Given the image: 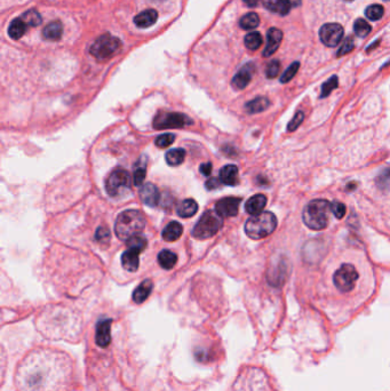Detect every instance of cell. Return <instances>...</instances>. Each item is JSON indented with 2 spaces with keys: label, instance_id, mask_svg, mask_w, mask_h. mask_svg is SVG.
<instances>
[{
  "label": "cell",
  "instance_id": "cell-1",
  "mask_svg": "<svg viewBox=\"0 0 390 391\" xmlns=\"http://www.w3.org/2000/svg\"><path fill=\"white\" fill-rule=\"evenodd\" d=\"M58 363L55 355H49L47 352L30 355L25 359L18 374H20V384L24 391H57L60 384L52 380H62L64 375H54L55 372L63 371L55 367Z\"/></svg>",
  "mask_w": 390,
  "mask_h": 391
},
{
  "label": "cell",
  "instance_id": "cell-2",
  "mask_svg": "<svg viewBox=\"0 0 390 391\" xmlns=\"http://www.w3.org/2000/svg\"><path fill=\"white\" fill-rule=\"evenodd\" d=\"M145 226V217L143 213L136 209H127L117 216L115 223V232L121 241L127 242L129 238L136 236L143 231Z\"/></svg>",
  "mask_w": 390,
  "mask_h": 391
},
{
  "label": "cell",
  "instance_id": "cell-3",
  "mask_svg": "<svg viewBox=\"0 0 390 391\" xmlns=\"http://www.w3.org/2000/svg\"><path fill=\"white\" fill-rule=\"evenodd\" d=\"M331 212H332V203L324 199L311 200L304 207L302 218L309 229L323 230L329 224Z\"/></svg>",
  "mask_w": 390,
  "mask_h": 391
},
{
  "label": "cell",
  "instance_id": "cell-4",
  "mask_svg": "<svg viewBox=\"0 0 390 391\" xmlns=\"http://www.w3.org/2000/svg\"><path fill=\"white\" fill-rule=\"evenodd\" d=\"M277 228V217L271 212H262L252 215L245 223V232L254 241L263 239L274 232Z\"/></svg>",
  "mask_w": 390,
  "mask_h": 391
},
{
  "label": "cell",
  "instance_id": "cell-5",
  "mask_svg": "<svg viewBox=\"0 0 390 391\" xmlns=\"http://www.w3.org/2000/svg\"><path fill=\"white\" fill-rule=\"evenodd\" d=\"M222 223H223L222 217L216 212H205L192 229V236L197 239L211 238L219 232L222 228Z\"/></svg>",
  "mask_w": 390,
  "mask_h": 391
},
{
  "label": "cell",
  "instance_id": "cell-6",
  "mask_svg": "<svg viewBox=\"0 0 390 391\" xmlns=\"http://www.w3.org/2000/svg\"><path fill=\"white\" fill-rule=\"evenodd\" d=\"M120 48L121 41L118 38L111 35H103L94 41L93 45L91 46L90 52L98 60H107L118 53Z\"/></svg>",
  "mask_w": 390,
  "mask_h": 391
},
{
  "label": "cell",
  "instance_id": "cell-7",
  "mask_svg": "<svg viewBox=\"0 0 390 391\" xmlns=\"http://www.w3.org/2000/svg\"><path fill=\"white\" fill-rule=\"evenodd\" d=\"M131 188V176L123 168H116L108 176L106 190L109 196L117 197Z\"/></svg>",
  "mask_w": 390,
  "mask_h": 391
},
{
  "label": "cell",
  "instance_id": "cell-8",
  "mask_svg": "<svg viewBox=\"0 0 390 391\" xmlns=\"http://www.w3.org/2000/svg\"><path fill=\"white\" fill-rule=\"evenodd\" d=\"M192 121L188 116L181 112H161L154 117L153 127L156 129L167 128H182L192 125Z\"/></svg>",
  "mask_w": 390,
  "mask_h": 391
},
{
  "label": "cell",
  "instance_id": "cell-9",
  "mask_svg": "<svg viewBox=\"0 0 390 391\" xmlns=\"http://www.w3.org/2000/svg\"><path fill=\"white\" fill-rule=\"evenodd\" d=\"M358 279V272L351 264H343L335 271L333 283L340 292L347 293L352 291Z\"/></svg>",
  "mask_w": 390,
  "mask_h": 391
},
{
  "label": "cell",
  "instance_id": "cell-10",
  "mask_svg": "<svg viewBox=\"0 0 390 391\" xmlns=\"http://www.w3.org/2000/svg\"><path fill=\"white\" fill-rule=\"evenodd\" d=\"M321 41L327 47H335L341 43L343 38V28L339 23H326L320 30Z\"/></svg>",
  "mask_w": 390,
  "mask_h": 391
},
{
  "label": "cell",
  "instance_id": "cell-11",
  "mask_svg": "<svg viewBox=\"0 0 390 391\" xmlns=\"http://www.w3.org/2000/svg\"><path fill=\"white\" fill-rule=\"evenodd\" d=\"M288 262L285 258H279L272 263L268 270V281L275 287L283 285L288 275Z\"/></svg>",
  "mask_w": 390,
  "mask_h": 391
},
{
  "label": "cell",
  "instance_id": "cell-12",
  "mask_svg": "<svg viewBox=\"0 0 390 391\" xmlns=\"http://www.w3.org/2000/svg\"><path fill=\"white\" fill-rule=\"evenodd\" d=\"M241 203V198H237V197H226V198L217 201L215 205V212L219 214L221 217L236 216L238 214Z\"/></svg>",
  "mask_w": 390,
  "mask_h": 391
},
{
  "label": "cell",
  "instance_id": "cell-13",
  "mask_svg": "<svg viewBox=\"0 0 390 391\" xmlns=\"http://www.w3.org/2000/svg\"><path fill=\"white\" fill-rule=\"evenodd\" d=\"M255 72V65L254 63H247L243 68L238 71V72L235 74V77L232 78L231 85L237 91H242L249 85L252 81V77Z\"/></svg>",
  "mask_w": 390,
  "mask_h": 391
},
{
  "label": "cell",
  "instance_id": "cell-14",
  "mask_svg": "<svg viewBox=\"0 0 390 391\" xmlns=\"http://www.w3.org/2000/svg\"><path fill=\"white\" fill-rule=\"evenodd\" d=\"M96 344L101 348H107L111 342V319H104L98 323L95 333Z\"/></svg>",
  "mask_w": 390,
  "mask_h": 391
},
{
  "label": "cell",
  "instance_id": "cell-15",
  "mask_svg": "<svg viewBox=\"0 0 390 391\" xmlns=\"http://www.w3.org/2000/svg\"><path fill=\"white\" fill-rule=\"evenodd\" d=\"M283 39V32L277 28H271L267 32V45L263 50V56L269 57L278 49Z\"/></svg>",
  "mask_w": 390,
  "mask_h": 391
},
{
  "label": "cell",
  "instance_id": "cell-16",
  "mask_svg": "<svg viewBox=\"0 0 390 391\" xmlns=\"http://www.w3.org/2000/svg\"><path fill=\"white\" fill-rule=\"evenodd\" d=\"M140 196L142 201H143L145 205L150 206V207L157 206L159 199H161V193H159L158 188L152 183L143 184V187L141 188Z\"/></svg>",
  "mask_w": 390,
  "mask_h": 391
},
{
  "label": "cell",
  "instance_id": "cell-17",
  "mask_svg": "<svg viewBox=\"0 0 390 391\" xmlns=\"http://www.w3.org/2000/svg\"><path fill=\"white\" fill-rule=\"evenodd\" d=\"M267 205V197L264 195H255L247 200L245 205V211L251 214V215H258V214L262 213L263 208Z\"/></svg>",
  "mask_w": 390,
  "mask_h": 391
},
{
  "label": "cell",
  "instance_id": "cell-18",
  "mask_svg": "<svg viewBox=\"0 0 390 391\" xmlns=\"http://www.w3.org/2000/svg\"><path fill=\"white\" fill-rule=\"evenodd\" d=\"M138 255L140 253H137L136 251L129 250L125 251L123 255H121V266L129 272H135L138 266H140V259H138Z\"/></svg>",
  "mask_w": 390,
  "mask_h": 391
},
{
  "label": "cell",
  "instance_id": "cell-19",
  "mask_svg": "<svg viewBox=\"0 0 390 391\" xmlns=\"http://www.w3.org/2000/svg\"><path fill=\"white\" fill-rule=\"evenodd\" d=\"M157 19H158V13L156 11L146 10L141 12L140 14H137L135 18H134V23H135L137 28L144 29L153 25L157 22Z\"/></svg>",
  "mask_w": 390,
  "mask_h": 391
},
{
  "label": "cell",
  "instance_id": "cell-20",
  "mask_svg": "<svg viewBox=\"0 0 390 391\" xmlns=\"http://www.w3.org/2000/svg\"><path fill=\"white\" fill-rule=\"evenodd\" d=\"M220 181L225 186L235 187L238 184V168L235 165H225L220 171Z\"/></svg>",
  "mask_w": 390,
  "mask_h": 391
},
{
  "label": "cell",
  "instance_id": "cell-21",
  "mask_svg": "<svg viewBox=\"0 0 390 391\" xmlns=\"http://www.w3.org/2000/svg\"><path fill=\"white\" fill-rule=\"evenodd\" d=\"M262 4L267 10L283 16L288 14L292 6L289 0H262Z\"/></svg>",
  "mask_w": 390,
  "mask_h": 391
},
{
  "label": "cell",
  "instance_id": "cell-22",
  "mask_svg": "<svg viewBox=\"0 0 390 391\" xmlns=\"http://www.w3.org/2000/svg\"><path fill=\"white\" fill-rule=\"evenodd\" d=\"M153 284L150 279H145L137 286L135 291L133 293V300L135 303H143V302L149 297V295L152 292Z\"/></svg>",
  "mask_w": 390,
  "mask_h": 391
},
{
  "label": "cell",
  "instance_id": "cell-23",
  "mask_svg": "<svg viewBox=\"0 0 390 391\" xmlns=\"http://www.w3.org/2000/svg\"><path fill=\"white\" fill-rule=\"evenodd\" d=\"M183 226L179 222H170L163 230V239L166 242H175L182 236Z\"/></svg>",
  "mask_w": 390,
  "mask_h": 391
},
{
  "label": "cell",
  "instance_id": "cell-24",
  "mask_svg": "<svg viewBox=\"0 0 390 391\" xmlns=\"http://www.w3.org/2000/svg\"><path fill=\"white\" fill-rule=\"evenodd\" d=\"M176 212L183 218L191 217L198 212V204H197V201L194 199L182 200L180 201L178 207H176Z\"/></svg>",
  "mask_w": 390,
  "mask_h": 391
},
{
  "label": "cell",
  "instance_id": "cell-25",
  "mask_svg": "<svg viewBox=\"0 0 390 391\" xmlns=\"http://www.w3.org/2000/svg\"><path fill=\"white\" fill-rule=\"evenodd\" d=\"M63 33V27L60 21H54L49 24L46 25L43 30V37L46 40L50 41H56L61 39Z\"/></svg>",
  "mask_w": 390,
  "mask_h": 391
},
{
  "label": "cell",
  "instance_id": "cell-26",
  "mask_svg": "<svg viewBox=\"0 0 390 391\" xmlns=\"http://www.w3.org/2000/svg\"><path fill=\"white\" fill-rule=\"evenodd\" d=\"M27 28L28 25L22 20V18L13 20L10 24V28H8V36H10L12 39L18 40L24 36V33L27 32Z\"/></svg>",
  "mask_w": 390,
  "mask_h": 391
},
{
  "label": "cell",
  "instance_id": "cell-27",
  "mask_svg": "<svg viewBox=\"0 0 390 391\" xmlns=\"http://www.w3.org/2000/svg\"><path fill=\"white\" fill-rule=\"evenodd\" d=\"M269 106H270V101L267 98L260 96V98H257L250 101V102H247L245 106V110L247 111V113L254 115V113H259L267 110V109L269 108Z\"/></svg>",
  "mask_w": 390,
  "mask_h": 391
},
{
  "label": "cell",
  "instance_id": "cell-28",
  "mask_svg": "<svg viewBox=\"0 0 390 391\" xmlns=\"http://www.w3.org/2000/svg\"><path fill=\"white\" fill-rule=\"evenodd\" d=\"M178 261V255L170 250H164L158 254V262L163 269L171 270L173 269Z\"/></svg>",
  "mask_w": 390,
  "mask_h": 391
},
{
  "label": "cell",
  "instance_id": "cell-29",
  "mask_svg": "<svg viewBox=\"0 0 390 391\" xmlns=\"http://www.w3.org/2000/svg\"><path fill=\"white\" fill-rule=\"evenodd\" d=\"M184 158H186V150L181 148L169 150L165 154L166 163L169 164L170 166L181 165V164L184 162Z\"/></svg>",
  "mask_w": 390,
  "mask_h": 391
},
{
  "label": "cell",
  "instance_id": "cell-30",
  "mask_svg": "<svg viewBox=\"0 0 390 391\" xmlns=\"http://www.w3.org/2000/svg\"><path fill=\"white\" fill-rule=\"evenodd\" d=\"M260 23V19L259 15L257 13H247L239 21V25H241L242 29L244 30H252V29H255Z\"/></svg>",
  "mask_w": 390,
  "mask_h": 391
},
{
  "label": "cell",
  "instance_id": "cell-31",
  "mask_svg": "<svg viewBox=\"0 0 390 391\" xmlns=\"http://www.w3.org/2000/svg\"><path fill=\"white\" fill-rule=\"evenodd\" d=\"M262 41H263V39H262V36H261V33H260V32H250V33H247V35L245 36V39H244L245 46L250 50H257V49H259L260 47H261Z\"/></svg>",
  "mask_w": 390,
  "mask_h": 391
},
{
  "label": "cell",
  "instance_id": "cell-32",
  "mask_svg": "<svg viewBox=\"0 0 390 391\" xmlns=\"http://www.w3.org/2000/svg\"><path fill=\"white\" fill-rule=\"evenodd\" d=\"M21 18H22L24 22L27 23L28 27H31V28L38 27V25H40L41 22H43V19H41L40 14L36 10H30L25 12Z\"/></svg>",
  "mask_w": 390,
  "mask_h": 391
},
{
  "label": "cell",
  "instance_id": "cell-33",
  "mask_svg": "<svg viewBox=\"0 0 390 391\" xmlns=\"http://www.w3.org/2000/svg\"><path fill=\"white\" fill-rule=\"evenodd\" d=\"M126 244H127V247L129 250L136 251L137 253H141V252L146 247V244H148V242H146V239L143 236L136 234V236L129 238L128 241L126 242Z\"/></svg>",
  "mask_w": 390,
  "mask_h": 391
},
{
  "label": "cell",
  "instance_id": "cell-34",
  "mask_svg": "<svg viewBox=\"0 0 390 391\" xmlns=\"http://www.w3.org/2000/svg\"><path fill=\"white\" fill-rule=\"evenodd\" d=\"M375 183L377 188L382 191L390 190V168H385L376 176Z\"/></svg>",
  "mask_w": 390,
  "mask_h": 391
},
{
  "label": "cell",
  "instance_id": "cell-35",
  "mask_svg": "<svg viewBox=\"0 0 390 391\" xmlns=\"http://www.w3.org/2000/svg\"><path fill=\"white\" fill-rule=\"evenodd\" d=\"M354 31L358 37H366L372 31V27L364 19H357L354 24Z\"/></svg>",
  "mask_w": 390,
  "mask_h": 391
},
{
  "label": "cell",
  "instance_id": "cell-36",
  "mask_svg": "<svg viewBox=\"0 0 390 391\" xmlns=\"http://www.w3.org/2000/svg\"><path fill=\"white\" fill-rule=\"evenodd\" d=\"M384 14V10L381 5H377V4H374V5H371L366 8L365 11V15L366 18L371 21H379L381 18H382Z\"/></svg>",
  "mask_w": 390,
  "mask_h": 391
},
{
  "label": "cell",
  "instance_id": "cell-37",
  "mask_svg": "<svg viewBox=\"0 0 390 391\" xmlns=\"http://www.w3.org/2000/svg\"><path fill=\"white\" fill-rule=\"evenodd\" d=\"M339 85V79L337 75H332L329 81H327L326 83L323 84L322 86V94H321V98H327L331 93H332V91H334L335 88L338 87Z\"/></svg>",
  "mask_w": 390,
  "mask_h": 391
},
{
  "label": "cell",
  "instance_id": "cell-38",
  "mask_svg": "<svg viewBox=\"0 0 390 391\" xmlns=\"http://www.w3.org/2000/svg\"><path fill=\"white\" fill-rule=\"evenodd\" d=\"M300 68V63L299 62H293L291 65L288 66V68L286 69V71L282 74V77H280V83L283 84H286L288 82H291L293 78H294V75L296 74L297 70H299Z\"/></svg>",
  "mask_w": 390,
  "mask_h": 391
},
{
  "label": "cell",
  "instance_id": "cell-39",
  "mask_svg": "<svg viewBox=\"0 0 390 391\" xmlns=\"http://www.w3.org/2000/svg\"><path fill=\"white\" fill-rule=\"evenodd\" d=\"M175 140V136L174 134H171V133H166V134H162V135H159L156 141H154V144H156L158 148H167V146H170L172 143L174 142Z\"/></svg>",
  "mask_w": 390,
  "mask_h": 391
},
{
  "label": "cell",
  "instance_id": "cell-40",
  "mask_svg": "<svg viewBox=\"0 0 390 391\" xmlns=\"http://www.w3.org/2000/svg\"><path fill=\"white\" fill-rule=\"evenodd\" d=\"M280 71V63L277 60H272L270 63H268L267 69H266V74L267 78L269 79H274L278 75Z\"/></svg>",
  "mask_w": 390,
  "mask_h": 391
},
{
  "label": "cell",
  "instance_id": "cell-41",
  "mask_svg": "<svg viewBox=\"0 0 390 391\" xmlns=\"http://www.w3.org/2000/svg\"><path fill=\"white\" fill-rule=\"evenodd\" d=\"M303 119H304V113L302 111H297L287 125V132H294L295 129H297V127H300V125L302 124Z\"/></svg>",
  "mask_w": 390,
  "mask_h": 391
},
{
  "label": "cell",
  "instance_id": "cell-42",
  "mask_svg": "<svg viewBox=\"0 0 390 391\" xmlns=\"http://www.w3.org/2000/svg\"><path fill=\"white\" fill-rule=\"evenodd\" d=\"M355 48V45H354V38L352 37H347L345 40H343V44L341 45V47H340V49L338 50V56H342V55H346V54L350 53L352 49Z\"/></svg>",
  "mask_w": 390,
  "mask_h": 391
},
{
  "label": "cell",
  "instance_id": "cell-43",
  "mask_svg": "<svg viewBox=\"0 0 390 391\" xmlns=\"http://www.w3.org/2000/svg\"><path fill=\"white\" fill-rule=\"evenodd\" d=\"M145 174H146V171L144 167H137L135 171H134V184H135L136 187H140L143 184L144 182V179H145Z\"/></svg>",
  "mask_w": 390,
  "mask_h": 391
},
{
  "label": "cell",
  "instance_id": "cell-44",
  "mask_svg": "<svg viewBox=\"0 0 390 391\" xmlns=\"http://www.w3.org/2000/svg\"><path fill=\"white\" fill-rule=\"evenodd\" d=\"M346 209V205L340 203V201H334V203H332V212L337 218H342L345 216Z\"/></svg>",
  "mask_w": 390,
  "mask_h": 391
},
{
  "label": "cell",
  "instance_id": "cell-45",
  "mask_svg": "<svg viewBox=\"0 0 390 391\" xmlns=\"http://www.w3.org/2000/svg\"><path fill=\"white\" fill-rule=\"evenodd\" d=\"M95 238L96 241L100 243H108L110 241V232H109V230L107 228L101 226V228H99L98 231H96Z\"/></svg>",
  "mask_w": 390,
  "mask_h": 391
},
{
  "label": "cell",
  "instance_id": "cell-46",
  "mask_svg": "<svg viewBox=\"0 0 390 391\" xmlns=\"http://www.w3.org/2000/svg\"><path fill=\"white\" fill-rule=\"evenodd\" d=\"M221 181L220 179H216V178H211L207 180V182L205 186H206V189H208V190H214V189H217L220 186H221Z\"/></svg>",
  "mask_w": 390,
  "mask_h": 391
},
{
  "label": "cell",
  "instance_id": "cell-47",
  "mask_svg": "<svg viewBox=\"0 0 390 391\" xmlns=\"http://www.w3.org/2000/svg\"><path fill=\"white\" fill-rule=\"evenodd\" d=\"M199 171H200V173L203 174L204 176H211V174H212V164L211 163L201 164Z\"/></svg>",
  "mask_w": 390,
  "mask_h": 391
},
{
  "label": "cell",
  "instance_id": "cell-48",
  "mask_svg": "<svg viewBox=\"0 0 390 391\" xmlns=\"http://www.w3.org/2000/svg\"><path fill=\"white\" fill-rule=\"evenodd\" d=\"M243 2H244L245 5H247L249 7H255L258 6L260 0H243Z\"/></svg>",
  "mask_w": 390,
  "mask_h": 391
},
{
  "label": "cell",
  "instance_id": "cell-49",
  "mask_svg": "<svg viewBox=\"0 0 390 391\" xmlns=\"http://www.w3.org/2000/svg\"><path fill=\"white\" fill-rule=\"evenodd\" d=\"M289 3H291L292 6H299L301 4V0H289Z\"/></svg>",
  "mask_w": 390,
  "mask_h": 391
},
{
  "label": "cell",
  "instance_id": "cell-50",
  "mask_svg": "<svg viewBox=\"0 0 390 391\" xmlns=\"http://www.w3.org/2000/svg\"><path fill=\"white\" fill-rule=\"evenodd\" d=\"M151 2H154V3H161V2H164V0H151Z\"/></svg>",
  "mask_w": 390,
  "mask_h": 391
},
{
  "label": "cell",
  "instance_id": "cell-51",
  "mask_svg": "<svg viewBox=\"0 0 390 391\" xmlns=\"http://www.w3.org/2000/svg\"><path fill=\"white\" fill-rule=\"evenodd\" d=\"M384 2H390V0H384Z\"/></svg>",
  "mask_w": 390,
  "mask_h": 391
},
{
  "label": "cell",
  "instance_id": "cell-52",
  "mask_svg": "<svg viewBox=\"0 0 390 391\" xmlns=\"http://www.w3.org/2000/svg\"><path fill=\"white\" fill-rule=\"evenodd\" d=\"M347 2H352V0H347Z\"/></svg>",
  "mask_w": 390,
  "mask_h": 391
}]
</instances>
